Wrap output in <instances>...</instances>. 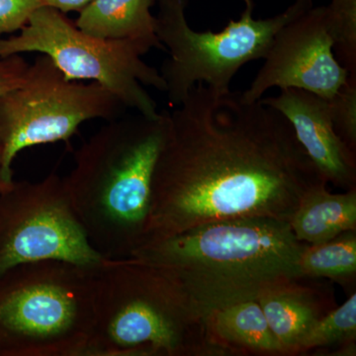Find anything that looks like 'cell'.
I'll return each mask as SVG.
<instances>
[{
    "instance_id": "6da1fadb",
    "label": "cell",
    "mask_w": 356,
    "mask_h": 356,
    "mask_svg": "<svg viewBox=\"0 0 356 356\" xmlns=\"http://www.w3.org/2000/svg\"><path fill=\"white\" fill-rule=\"evenodd\" d=\"M321 182L282 114L197 83L168 112L142 245L215 222L289 221Z\"/></svg>"
},
{
    "instance_id": "7a4b0ae2",
    "label": "cell",
    "mask_w": 356,
    "mask_h": 356,
    "mask_svg": "<svg viewBox=\"0 0 356 356\" xmlns=\"http://www.w3.org/2000/svg\"><path fill=\"white\" fill-rule=\"evenodd\" d=\"M299 242L288 221L252 218L203 225L147 243L130 257L158 267L181 286L203 318L257 300L280 281L305 278Z\"/></svg>"
},
{
    "instance_id": "3957f363",
    "label": "cell",
    "mask_w": 356,
    "mask_h": 356,
    "mask_svg": "<svg viewBox=\"0 0 356 356\" xmlns=\"http://www.w3.org/2000/svg\"><path fill=\"white\" fill-rule=\"evenodd\" d=\"M168 126V111L114 119L74 154V170L65 177L70 202L88 242L105 259L130 257L142 245Z\"/></svg>"
},
{
    "instance_id": "277c9868",
    "label": "cell",
    "mask_w": 356,
    "mask_h": 356,
    "mask_svg": "<svg viewBox=\"0 0 356 356\" xmlns=\"http://www.w3.org/2000/svg\"><path fill=\"white\" fill-rule=\"evenodd\" d=\"M86 356H226L181 286L125 257L95 267V325Z\"/></svg>"
},
{
    "instance_id": "5b68a950",
    "label": "cell",
    "mask_w": 356,
    "mask_h": 356,
    "mask_svg": "<svg viewBox=\"0 0 356 356\" xmlns=\"http://www.w3.org/2000/svg\"><path fill=\"white\" fill-rule=\"evenodd\" d=\"M93 325L95 267L49 259L0 275V356H86Z\"/></svg>"
},
{
    "instance_id": "8992f818",
    "label": "cell",
    "mask_w": 356,
    "mask_h": 356,
    "mask_svg": "<svg viewBox=\"0 0 356 356\" xmlns=\"http://www.w3.org/2000/svg\"><path fill=\"white\" fill-rule=\"evenodd\" d=\"M156 2V37L170 54L159 72L172 108L197 83L228 92L236 72L248 63L264 58L281 28L313 7V0H295L278 15L254 19V0H245L240 19L229 21L221 32L215 33L192 29L186 18L189 0Z\"/></svg>"
},
{
    "instance_id": "52a82bcc",
    "label": "cell",
    "mask_w": 356,
    "mask_h": 356,
    "mask_svg": "<svg viewBox=\"0 0 356 356\" xmlns=\"http://www.w3.org/2000/svg\"><path fill=\"white\" fill-rule=\"evenodd\" d=\"M152 49L135 40L91 36L48 6L36 9L19 34L0 39V57L38 51L48 56L67 81L97 83L124 106L156 118L161 112L144 86L165 92L166 86L161 72L140 58Z\"/></svg>"
},
{
    "instance_id": "ba28073f",
    "label": "cell",
    "mask_w": 356,
    "mask_h": 356,
    "mask_svg": "<svg viewBox=\"0 0 356 356\" xmlns=\"http://www.w3.org/2000/svg\"><path fill=\"white\" fill-rule=\"evenodd\" d=\"M123 103L97 83L67 81L48 56L29 65L22 84L0 96L2 175L13 182L14 159L23 149L67 140L92 119L119 118Z\"/></svg>"
},
{
    "instance_id": "9c48e42d",
    "label": "cell",
    "mask_w": 356,
    "mask_h": 356,
    "mask_svg": "<svg viewBox=\"0 0 356 356\" xmlns=\"http://www.w3.org/2000/svg\"><path fill=\"white\" fill-rule=\"evenodd\" d=\"M49 259L89 267L106 259L88 242L57 173L38 182L13 181L0 191V275Z\"/></svg>"
},
{
    "instance_id": "30bf717a",
    "label": "cell",
    "mask_w": 356,
    "mask_h": 356,
    "mask_svg": "<svg viewBox=\"0 0 356 356\" xmlns=\"http://www.w3.org/2000/svg\"><path fill=\"white\" fill-rule=\"evenodd\" d=\"M348 76L334 54L327 7L313 6L277 32L264 65L241 95L255 102L269 89L297 88L330 99Z\"/></svg>"
},
{
    "instance_id": "8fae6325",
    "label": "cell",
    "mask_w": 356,
    "mask_h": 356,
    "mask_svg": "<svg viewBox=\"0 0 356 356\" xmlns=\"http://www.w3.org/2000/svg\"><path fill=\"white\" fill-rule=\"evenodd\" d=\"M264 105L282 114L316 170L329 184L350 191L356 186V152L337 135L329 99L297 88L281 89Z\"/></svg>"
},
{
    "instance_id": "7c38bea8",
    "label": "cell",
    "mask_w": 356,
    "mask_h": 356,
    "mask_svg": "<svg viewBox=\"0 0 356 356\" xmlns=\"http://www.w3.org/2000/svg\"><path fill=\"white\" fill-rule=\"evenodd\" d=\"M301 278L280 281L262 290L257 302L285 355H295L300 341L327 312L330 301Z\"/></svg>"
},
{
    "instance_id": "4fadbf2b",
    "label": "cell",
    "mask_w": 356,
    "mask_h": 356,
    "mask_svg": "<svg viewBox=\"0 0 356 356\" xmlns=\"http://www.w3.org/2000/svg\"><path fill=\"white\" fill-rule=\"evenodd\" d=\"M206 322L226 356L285 355L257 300L213 311Z\"/></svg>"
},
{
    "instance_id": "5bb4252c",
    "label": "cell",
    "mask_w": 356,
    "mask_h": 356,
    "mask_svg": "<svg viewBox=\"0 0 356 356\" xmlns=\"http://www.w3.org/2000/svg\"><path fill=\"white\" fill-rule=\"evenodd\" d=\"M327 184L311 187L288 221L299 242L323 243L344 232L356 231V187L334 194L327 191Z\"/></svg>"
},
{
    "instance_id": "9a60e30c",
    "label": "cell",
    "mask_w": 356,
    "mask_h": 356,
    "mask_svg": "<svg viewBox=\"0 0 356 356\" xmlns=\"http://www.w3.org/2000/svg\"><path fill=\"white\" fill-rule=\"evenodd\" d=\"M156 0H93L79 13L74 24L79 30L109 40H135L165 50L156 34L151 7Z\"/></svg>"
},
{
    "instance_id": "2e32d148",
    "label": "cell",
    "mask_w": 356,
    "mask_h": 356,
    "mask_svg": "<svg viewBox=\"0 0 356 356\" xmlns=\"http://www.w3.org/2000/svg\"><path fill=\"white\" fill-rule=\"evenodd\" d=\"M298 266L303 277L329 278L343 285L355 282L356 231L344 232L325 242L306 243Z\"/></svg>"
},
{
    "instance_id": "e0dca14e",
    "label": "cell",
    "mask_w": 356,
    "mask_h": 356,
    "mask_svg": "<svg viewBox=\"0 0 356 356\" xmlns=\"http://www.w3.org/2000/svg\"><path fill=\"white\" fill-rule=\"evenodd\" d=\"M356 294H351L343 305L332 309L318 318L296 348L295 355L318 348L341 346L355 341Z\"/></svg>"
},
{
    "instance_id": "ac0fdd59",
    "label": "cell",
    "mask_w": 356,
    "mask_h": 356,
    "mask_svg": "<svg viewBox=\"0 0 356 356\" xmlns=\"http://www.w3.org/2000/svg\"><path fill=\"white\" fill-rule=\"evenodd\" d=\"M327 7L334 56L350 74H356V0H332Z\"/></svg>"
},
{
    "instance_id": "d6986e66",
    "label": "cell",
    "mask_w": 356,
    "mask_h": 356,
    "mask_svg": "<svg viewBox=\"0 0 356 356\" xmlns=\"http://www.w3.org/2000/svg\"><path fill=\"white\" fill-rule=\"evenodd\" d=\"M332 124L339 137L356 152V74L329 99Z\"/></svg>"
},
{
    "instance_id": "ffe728a7",
    "label": "cell",
    "mask_w": 356,
    "mask_h": 356,
    "mask_svg": "<svg viewBox=\"0 0 356 356\" xmlns=\"http://www.w3.org/2000/svg\"><path fill=\"white\" fill-rule=\"evenodd\" d=\"M41 6L42 0H0V39L19 32Z\"/></svg>"
},
{
    "instance_id": "44dd1931",
    "label": "cell",
    "mask_w": 356,
    "mask_h": 356,
    "mask_svg": "<svg viewBox=\"0 0 356 356\" xmlns=\"http://www.w3.org/2000/svg\"><path fill=\"white\" fill-rule=\"evenodd\" d=\"M29 65L20 55L0 57V96L22 84Z\"/></svg>"
},
{
    "instance_id": "7402d4cb",
    "label": "cell",
    "mask_w": 356,
    "mask_h": 356,
    "mask_svg": "<svg viewBox=\"0 0 356 356\" xmlns=\"http://www.w3.org/2000/svg\"><path fill=\"white\" fill-rule=\"evenodd\" d=\"M91 1L93 0H42V6L51 7L64 14L70 11L81 13Z\"/></svg>"
},
{
    "instance_id": "603a6c76",
    "label": "cell",
    "mask_w": 356,
    "mask_h": 356,
    "mask_svg": "<svg viewBox=\"0 0 356 356\" xmlns=\"http://www.w3.org/2000/svg\"><path fill=\"white\" fill-rule=\"evenodd\" d=\"M13 182H7L6 179L3 178V175H2V149L1 146H0V191H4L7 187L10 186Z\"/></svg>"
}]
</instances>
